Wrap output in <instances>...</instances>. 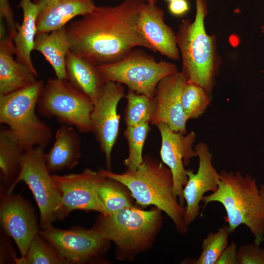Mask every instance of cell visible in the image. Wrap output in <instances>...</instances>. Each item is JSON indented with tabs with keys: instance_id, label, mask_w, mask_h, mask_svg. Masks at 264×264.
Here are the masks:
<instances>
[{
	"instance_id": "cell-1",
	"label": "cell",
	"mask_w": 264,
	"mask_h": 264,
	"mask_svg": "<svg viewBox=\"0 0 264 264\" xmlns=\"http://www.w3.org/2000/svg\"><path fill=\"white\" fill-rule=\"evenodd\" d=\"M140 0H124L113 6H96L66 26L70 50L97 66L112 63L135 47L154 50L139 31Z\"/></svg>"
},
{
	"instance_id": "cell-2",
	"label": "cell",
	"mask_w": 264,
	"mask_h": 264,
	"mask_svg": "<svg viewBox=\"0 0 264 264\" xmlns=\"http://www.w3.org/2000/svg\"><path fill=\"white\" fill-rule=\"evenodd\" d=\"M203 208L212 202L224 207L231 233L244 224L254 237V242L260 245L264 242V185L259 187L256 178L250 174L243 175L237 171H221L217 190L203 196Z\"/></svg>"
},
{
	"instance_id": "cell-3",
	"label": "cell",
	"mask_w": 264,
	"mask_h": 264,
	"mask_svg": "<svg viewBox=\"0 0 264 264\" xmlns=\"http://www.w3.org/2000/svg\"><path fill=\"white\" fill-rule=\"evenodd\" d=\"M99 171L125 186L138 205H153L159 208L171 218L180 233L187 232L184 220L185 208L175 196L172 172L162 161L146 155L135 170L127 169L122 174L108 170Z\"/></svg>"
},
{
	"instance_id": "cell-4",
	"label": "cell",
	"mask_w": 264,
	"mask_h": 264,
	"mask_svg": "<svg viewBox=\"0 0 264 264\" xmlns=\"http://www.w3.org/2000/svg\"><path fill=\"white\" fill-rule=\"evenodd\" d=\"M162 212L156 207L144 210L132 205L110 214H100L91 229L115 244L118 260L132 261L152 246L162 226Z\"/></svg>"
},
{
	"instance_id": "cell-5",
	"label": "cell",
	"mask_w": 264,
	"mask_h": 264,
	"mask_svg": "<svg viewBox=\"0 0 264 264\" xmlns=\"http://www.w3.org/2000/svg\"><path fill=\"white\" fill-rule=\"evenodd\" d=\"M195 19L182 21L176 39L182 58V71L187 82L204 88L211 96L220 60L216 38L206 32L204 20L208 14L205 0H195Z\"/></svg>"
},
{
	"instance_id": "cell-6",
	"label": "cell",
	"mask_w": 264,
	"mask_h": 264,
	"mask_svg": "<svg viewBox=\"0 0 264 264\" xmlns=\"http://www.w3.org/2000/svg\"><path fill=\"white\" fill-rule=\"evenodd\" d=\"M44 85L37 80L22 89L0 95V123L7 126L25 151L36 147L44 148L52 137L50 127L36 112Z\"/></svg>"
},
{
	"instance_id": "cell-7",
	"label": "cell",
	"mask_w": 264,
	"mask_h": 264,
	"mask_svg": "<svg viewBox=\"0 0 264 264\" xmlns=\"http://www.w3.org/2000/svg\"><path fill=\"white\" fill-rule=\"evenodd\" d=\"M44 149L36 147L25 152L17 178L5 191L7 193H12L20 181L28 185L39 207L41 229L52 226L53 222L63 220L68 215L61 192L46 165Z\"/></svg>"
},
{
	"instance_id": "cell-8",
	"label": "cell",
	"mask_w": 264,
	"mask_h": 264,
	"mask_svg": "<svg viewBox=\"0 0 264 264\" xmlns=\"http://www.w3.org/2000/svg\"><path fill=\"white\" fill-rule=\"evenodd\" d=\"M105 82L125 85L129 90L154 97L158 83L178 71L176 65L157 61L142 50L133 49L120 60L98 66Z\"/></svg>"
},
{
	"instance_id": "cell-9",
	"label": "cell",
	"mask_w": 264,
	"mask_h": 264,
	"mask_svg": "<svg viewBox=\"0 0 264 264\" xmlns=\"http://www.w3.org/2000/svg\"><path fill=\"white\" fill-rule=\"evenodd\" d=\"M92 101L74 88L66 79L49 78L44 84L37 105L42 116L55 118L82 133L91 132Z\"/></svg>"
},
{
	"instance_id": "cell-10",
	"label": "cell",
	"mask_w": 264,
	"mask_h": 264,
	"mask_svg": "<svg viewBox=\"0 0 264 264\" xmlns=\"http://www.w3.org/2000/svg\"><path fill=\"white\" fill-rule=\"evenodd\" d=\"M124 97L122 84L105 82L93 101L91 132L105 155L108 170H110L111 153L119 132L120 116L117 113V106Z\"/></svg>"
},
{
	"instance_id": "cell-11",
	"label": "cell",
	"mask_w": 264,
	"mask_h": 264,
	"mask_svg": "<svg viewBox=\"0 0 264 264\" xmlns=\"http://www.w3.org/2000/svg\"><path fill=\"white\" fill-rule=\"evenodd\" d=\"M39 233L68 264H85L100 258L107 250L110 242L92 229L77 226L62 229L52 225L42 229Z\"/></svg>"
},
{
	"instance_id": "cell-12",
	"label": "cell",
	"mask_w": 264,
	"mask_h": 264,
	"mask_svg": "<svg viewBox=\"0 0 264 264\" xmlns=\"http://www.w3.org/2000/svg\"><path fill=\"white\" fill-rule=\"evenodd\" d=\"M156 126L161 137L160 154L162 161L172 172L175 196L183 206V189L188 180L184 167L188 165L191 158L198 156L193 149L196 134L194 131L186 134L175 132L163 123Z\"/></svg>"
},
{
	"instance_id": "cell-13",
	"label": "cell",
	"mask_w": 264,
	"mask_h": 264,
	"mask_svg": "<svg viewBox=\"0 0 264 264\" xmlns=\"http://www.w3.org/2000/svg\"><path fill=\"white\" fill-rule=\"evenodd\" d=\"M1 193L0 224L5 234L14 241L21 257H24L40 230L35 211L21 195Z\"/></svg>"
},
{
	"instance_id": "cell-14",
	"label": "cell",
	"mask_w": 264,
	"mask_h": 264,
	"mask_svg": "<svg viewBox=\"0 0 264 264\" xmlns=\"http://www.w3.org/2000/svg\"><path fill=\"white\" fill-rule=\"evenodd\" d=\"M105 177L99 171L88 168L78 174L53 175V179L61 192L66 213L68 215L72 211L80 210L109 214L96 193L98 183Z\"/></svg>"
},
{
	"instance_id": "cell-15",
	"label": "cell",
	"mask_w": 264,
	"mask_h": 264,
	"mask_svg": "<svg viewBox=\"0 0 264 264\" xmlns=\"http://www.w3.org/2000/svg\"><path fill=\"white\" fill-rule=\"evenodd\" d=\"M199 159L196 173L187 170L188 180L183 189L182 195L186 202L184 220L188 226L199 215L200 202L205 193L215 192L220 181V173L212 163L213 154L206 143H198L195 147Z\"/></svg>"
},
{
	"instance_id": "cell-16",
	"label": "cell",
	"mask_w": 264,
	"mask_h": 264,
	"mask_svg": "<svg viewBox=\"0 0 264 264\" xmlns=\"http://www.w3.org/2000/svg\"><path fill=\"white\" fill-rule=\"evenodd\" d=\"M186 82L182 72L177 71L158 83L154 97L155 106L152 125L163 123L175 132L187 133L188 120L181 103L182 91Z\"/></svg>"
},
{
	"instance_id": "cell-17",
	"label": "cell",
	"mask_w": 264,
	"mask_h": 264,
	"mask_svg": "<svg viewBox=\"0 0 264 264\" xmlns=\"http://www.w3.org/2000/svg\"><path fill=\"white\" fill-rule=\"evenodd\" d=\"M139 31L153 47L154 52H158L170 59L177 60L180 52L176 34L164 21V12L156 4L143 2L141 6L138 20Z\"/></svg>"
},
{
	"instance_id": "cell-18",
	"label": "cell",
	"mask_w": 264,
	"mask_h": 264,
	"mask_svg": "<svg viewBox=\"0 0 264 264\" xmlns=\"http://www.w3.org/2000/svg\"><path fill=\"white\" fill-rule=\"evenodd\" d=\"M13 40L0 25V95H6L25 88L37 81L36 76L24 65L15 60Z\"/></svg>"
},
{
	"instance_id": "cell-19",
	"label": "cell",
	"mask_w": 264,
	"mask_h": 264,
	"mask_svg": "<svg viewBox=\"0 0 264 264\" xmlns=\"http://www.w3.org/2000/svg\"><path fill=\"white\" fill-rule=\"evenodd\" d=\"M37 34L47 33L64 26L73 18L83 16L96 6L93 0H40Z\"/></svg>"
},
{
	"instance_id": "cell-20",
	"label": "cell",
	"mask_w": 264,
	"mask_h": 264,
	"mask_svg": "<svg viewBox=\"0 0 264 264\" xmlns=\"http://www.w3.org/2000/svg\"><path fill=\"white\" fill-rule=\"evenodd\" d=\"M81 141L74 127L62 125L57 130L55 141L44 160L50 173L74 168L81 156Z\"/></svg>"
},
{
	"instance_id": "cell-21",
	"label": "cell",
	"mask_w": 264,
	"mask_h": 264,
	"mask_svg": "<svg viewBox=\"0 0 264 264\" xmlns=\"http://www.w3.org/2000/svg\"><path fill=\"white\" fill-rule=\"evenodd\" d=\"M18 7L22 10L23 20L21 24L16 23V33L13 39L16 60L26 66L37 76L38 72L32 62L31 54L34 50L41 3L40 1L21 0Z\"/></svg>"
},
{
	"instance_id": "cell-22",
	"label": "cell",
	"mask_w": 264,
	"mask_h": 264,
	"mask_svg": "<svg viewBox=\"0 0 264 264\" xmlns=\"http://www.w3.org/2000/svg\"><path fill=\"white\" fill-rule=\"evenodd\" d=\"M66 79L92 102L105 82L98 66L70 50L66 58Z\"/></svg>"
},
{
	"instance_id": "cell-23",
	"label": "cell",
	"mask_w": 264,
	"mask_h": 264,
	"mask_svg": "<svg viewBox=\"0 0 264 264\" xmlns=\"http://www.w3.org/2000/svg\"><path fill=\"white\" fill-rule=\"evenodd\" d=\"M34 50L43 54L54 70L56 78L66 79V58L70 50L66 26L37 34Z\"/></svg>"
},
{
	"instance_id": "cell-24",
	"label": "cell",
	"mask_w": 264,
	"mask_h": 264,
	"mask_svg": "<svg viewBox=\"0 0 264 264\" xmlns=\"http://www.w3.org/2000/svg\"><path fill=\"white\" fill-rule=\"evenodd\" d=\"M0 129V170L2 187L6 191L15 181L20 171L25 151L3 125Z\"/></svg>"
},
{
	"instance_id": "cell-25",
	"label": "cell",
	"mask_w": 264,
	"mask_h": 264,
	"mask_svg": "<svg viewBox=\"0 0 264 264\" xmlns=\"http://www.w3.org/2000/svg\"><path fill=\"white\" fill-rule=\"evenodd\" d=\"M124 186L118 181L106 176L98 183L97 195L109 214L132 205L133 198Z\"/></svg>"
},
{
	"instance_id": "cell-26",
	"label": "cell",
	"mask_w": 264,
	"mask_h": 264,
	"mask_svg": "<svg viewBox=\"0 0 264 264\" xmlns=\"http://www.w3.org/2000/svg\"><path fill=\"white\" fill-rule=\"evenodd\" d=\"M125 97V121L127 126L150 123L155 110L154 97L129 90Z\"/></svg>"
},
{
	"instance_id": "cell-27",
	"label": "cell",
	"mask_w": 264,
	"mask_h": 264,
	"mask_svg": "<svg viewBox=\"0 0 264 264\" xmlns=\"http://www.w3.org/2000/svg\"><path fill=\"white\" fill-rule=\"evenodd\" d=\"M14 262L18 264H68L39 233L31 242L26 255L24 257L16 258Z\"/></svg>"
},
{
	"instance_id": "cell-28",
	"label": "cell",
	"mask_w": 264,
	"mask_h": 264,
	"mask_svg": "<svg viewBox=\"0 0 264 264\" xmlns=\"http://www.w3.org/2000/svg\"><path fill=\"white\" fill-rule=\"evenodd\" d=\"M211 98L202 87L187 81L181 94L182 106L187 120L201 116L210 105Z\"/></svg>"
},
{
	"instance_id": "cell-29",
	"label": "cell",
	"mask_w": 264,
	"mask_h": 264,
	"mask_svg": "<svg viewBox=\"0 0 264 264\" xmlns=\"http://www.w3.org/2000/svg\"><path fill=\"white\" fill-rule=\"evenodd\" d=\"M149 122L127 126L124 132L129 146V154L124 161L128 169L135 170L143 162L145 142L150 131Z\"/></svg>"
},
{
	"instance_id": "cell-30",
	"label": "cell",
	"mask_w": 264,
	"mask_h": 264,
	"mask_svg": "<svg viewBox=\"0 0 264 264\" xmlns=\"http://www.w3.org/2000/svg\"><path fill=\"white\" fill-rule=\"evenodd\" d=\"M228 226L220 227L215 233H209L202 240V251L198 258L192 261L194 264H216L227 246L229 235Z\"/></svg>"
},
{
	"instance_id": "cell-31",
	"label": "cell",
	"mask_w": 264,
	"mask_h": 264,
	"mask_svg": "<svg viewBox=\"0 0 264 264\" xmlns=\"http://www.w3.org/2000/svg\"><path fill=\"white\" fill-rule=\"evenodd\" d=\"M238 264H264V248L254 242L237 249Z\"/></svg>"
},
{
	"instance_id": "cell-32",
	"label": "cell",
	"mask_w": 264,
	"mask_h": 264,
	"mask_svg": "<svg viewBox=\"0 0 264 264\" xmlns=\"http://www.w3.org/2000/svg\"><path fill=\"white\" fill-rule=\"evenodd\" d=\"M0 19L6 23L8 35L13 40L16 33V23L7 0H0Z\"/></svg>"
},
{
	"instance_id": "cell-33",
	"label": "cell",
	"mask_w": 264,
	"mask_h": 264,
	"mask_svg": "<svg viewBox=\"0 0 264 264\" xmlns=\"http://www.w3.org/2000/svg\"><path fill=\"white\" fill-rule=\"evenodd\" d=\"M237 247L235 242L227 246L216 264H238Z\"/></svg>"
},
{
	"instance_id": "cell-34",
	"label": "cell",
	"mask_w": 264,
	"mask_h": 264,
	"mask_svg": "<svg viewBox=\"0 0 264 264\" xmlns=\"http://www.w3.org/2000/svg\"><path fill=\"white\" fill-rule=\"evenodd\" d=\"M168 11L176 17H182L190 10V4L188 0H175L169 2Z\"/></svg>"
},
{
	"instance_id": "cell-35",
	"label": "cell",
	"mask_w": 264,
	"mask_h": 264,
	"mask_svg": "<svg viewBox=\"0 0 264 264\" xmlns=\"http://www.w3.org/2000/svg\"><path fill=\"white\" fill-rule=\"evenodd\" d=\"M141 1L150 4L155 5L158 0H140Z\"/></svg>"
},
{
	"instance_id": "cell-36",
	"label": "cell",
	"mask_w": 264,
	"mask_h": 264,
	"mask_svg": "<svg viewBox=\"0 0 264 264\" xmlns=\"http://www.w3.org/2000/svg\"><path fill=\"white\" fill-rule=\"evenodd\" d=\"M166 1L168 2H170L171 1H174L175 0H165Z\"/></svg>"
},
{
	"instance_id": "cell-37",
	"label": "cell",
	"mask_w": 264,
	"mask_h": 264,
	"mask_svg": "<svg viewBox=\"0 0 264 264\" xmlns=\"http://www.w3.org/2000/svg\"><path fill=\"white\" fill-rule=\"evenodd\" d=\"M40 0H34V2H37V1H40Z\"/></svg>"
}]
</instances>
